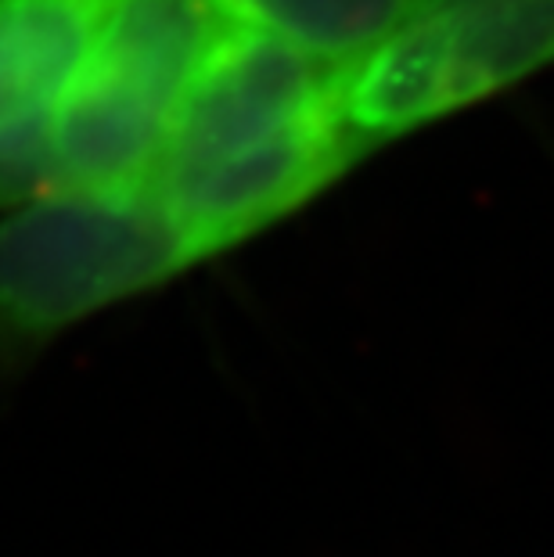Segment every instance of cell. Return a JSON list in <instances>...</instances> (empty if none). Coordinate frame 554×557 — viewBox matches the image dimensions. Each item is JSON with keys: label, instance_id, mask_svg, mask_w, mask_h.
Segmentation results:
<instances>
[{"label": "cell", "instance_id": "1", "mask_svg": "<svg viewBox=\"0 0 554 557\" xmlns=\"http://www.w3.org/2000/svg\"><path fill=\"white\" fill-rule=\"evenodd\" d=\"M206 259L156 187H58L0 212V346H44Z\"/></svg>", "mask_w": 554, "mask_h": 557}, {"label": "cell", "instance_id": "2", "mask_svg": "<svg viewBox=\"0 0 554 557\" xmlns=\"http://www.w3.org/2000/svg\"><path fill=\"white\" fill-rule=\"evenodd\" d=\"M220 29L206 0H109L54 104L58 187H151Z\"/></svg>", "mask_w": 554, "mask_h": 557}, {"label": "cell", "instance_id": "3", "mask_svg": "<svg viewBox=\"0 0 554 557\" xmlns=\"http://www.w3.org/2000/svg\"><path fill=\"white\" fill-rule=\"evenodd\" d=\"M554 69V0H426L393 37L335 73L364 148L418 134Z\"/></svg>", "mask_w": 554, "mask_h": 557}, {"label": "cell", "instance_id": "4", "mask_svg": "<svg viewBox=\"0 0 554 557\" xmlns=\"http://www.w3.org/2000/svg\"><path fill=\"white\" fill-rule=\"evenodd\" d=\"M109 0H0V126L54 115Z\"/></svg>", "mask_w": 554, "mask_h": 557}, {"label": "cell", "instance_id": "5", "mask_svg": "<svg viewBox=\"0 0 554 557\" xmlns=\"http://www.w3.org/2000/svg\"><path fill=\"white\" fill-rule=\"evenodd\" d=\"M231 29L317 65L346 69L404 26L426 0H206Z\"/></svg>", "mask_w": 554, "mask_h": 557}]
</instances>
